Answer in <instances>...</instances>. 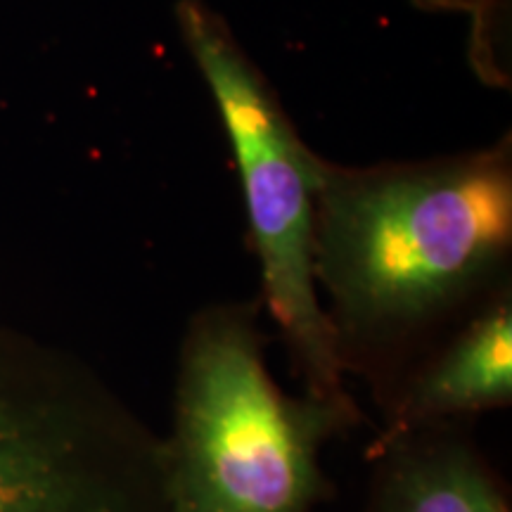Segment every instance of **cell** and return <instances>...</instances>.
<instances>
[{
  "mask_svg": "<svg viewBox=\"0 0 512 512\" xmlns=\"http://www.w3.org/2000/svg\"><path fill=\"white\" fill-rule=\"evenodd\" d=\"M174 19L238 169L261 306L278 325L304 394L358 408L313 275L323 155L304 143L271 79L214 5L176 0Z\"/></svg>",
  "mask_w": 512,
  "mask_h": 512,
  "instance_id": "cell-3",
  "label": "cell"
},
{
  "mask_svg": "<svg viewBox=\"0 0 512 512\" xmlns=\"http://www.w3.org/2000/svg\"><path fill=\"white\" fill-rule=\"evenodd\" d=\"M512 136L427 159L323 157L313 275L344 373L377 396L510 285Z\"/></svg>",
  "mask_w": 512,
  "mask_h": 512,
  "instance_id": "cell-1",
  "label": "cell"
},
{
  "mask_svg": "<svg viewBox=\"0 0 512 512\" xmlns=\"http://www.w3.org/2000/svg\"><path fill=\"white\" fill-rule=\"evenodd\" d=\"M384 432H413L512 401V283L422 354L377 399Z\"/></svg>",
  "mask_w": 512,
  "mask_h": 512,
  "instance_id": "cell-5",
  "label": "cell"
},
{
  "mask_svg": "<svg viewBox=\"0 0 512 512\" xmlns=\"http://www.w3.org/2000/svg\"><path fill=\"white\" fill-rule=\"evenodd\" d=\"M361 512H510L501 477L463 422L382 432Z\"/></svg>",
  "mask_w": 512,
  "mask_h": 512,
  "instance_id": "cell-6",
  "label": "cell"
},
{
  "mask_svg": "<svg viewBox=\"0 0 512 512\" xmlns=\"http://www.w3.org/2000/svg\"><path fill=\"white\" fill-rule=\"evenodd\" d=\"M430 15H458L470 22V62L484 83L510 88L512 0H411Z\"/></svg>",
  "mask_w": 512,
  "mask_h": 512,
  "instance_id": "cell-7",
  "label": "cell"
},
{
  "mask_svg": "<svg viewBox=\"0 0 512 512\" xmlns=\"http://www.w3.org/2000/svg\"><path fill=\"white\" fill-rule=\"evenodd\" d=\"M261 299L197 309L178 344L159 460L169 512H313L335 496L323 448L361 408L285 392L268 368Z\"/></svg>",
  "mask_w": 512,
  "mask_h": 512,
  "instance_id": "cell-2",
  "label": "cell"
},
{
  "mask_svg": "<svg viewBox=\"0 0 512 512\" xmlns=\"http://www.w3.org/2000/svg\"><path fill=\"white\" fill-rule=\"evenodd\" d=\"M0 512H169L159 434L91 366L0 328Z\"/></svg>",
  "mask_w": 512,
  "mask_h": 512,
  "instance_id": "cell-4",
  "label": "cell"
}]
</instances>
